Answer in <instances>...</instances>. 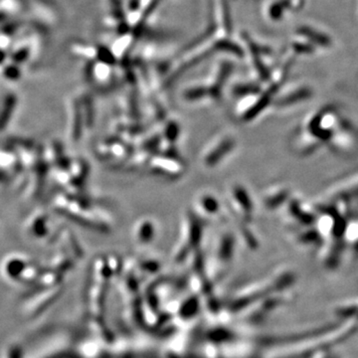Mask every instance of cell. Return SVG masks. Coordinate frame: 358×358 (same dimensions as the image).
<instances>
[{"label":"cell","instance_id":"cell-1","mask_svg":"<svg viewBox=\"0 0 358 358\" xmlns=\"http://www.w3.org/2000/svg\"><path fill=\"white\" fill-rule=\"evenodd\" d=\"M202 222L201 218L194 213H187L182 218L180 235L173 250V257L176 261L182 260L188 255L201 249L202 240Z\"/></svg>","mask_w":358,"mask_h":358},{"label":"cell","instance_id":"cell-2","mask_svg":"<svg viewBox=\"0 0 358 358\" xmlns=\"http://www.w3.org/2000/svg\"><path fill=\"white\" fill-rule=\"evenodd\" d=\"M237 139L232 133L222 132L209 141L201 153V162L205 169H214L233 153Z\"/></svg>","mask_w":358,"mask_h":358},{"label":"cell","instance_id":"cell-3","mask_svg":"<svg viewBox=\"0 0 358 358\" xmlns=\"http://www.w3.org/2000/svg\"><path fill=\"white\" fill-rule=\"evenodd\" d=\"M227 198L232 212L240 221L249 223L254 215V203L246 188L238 183H233L227 190Z\"/></svg>","mask_w":358,"mask_h":358},{"label":"cell","instance_id":"cell-4","mask_svg":"<svg viewBox=\"0 0 358 358\" xmlns=\"http://www.w3.org/2000/svg\"><path fill=\"white\" fill-rule=\"evenodd\" d=\"M196 215L199 218H214L220 215V204L216 197L210 194H201L195 201Z\"/></svg>","mask_w":358,"mask_h":358},{"label":"cell","instance_id":"cell-5","mask_svg":"<svg viewBox=\"0 0 358 358\" xmlns=\"http://www.w3.org/2000/svg\"><path fill=\"white\" fill-rule=\"evenodd\" d=\"M157 160H151L149 164L151 167V171L155 172L157 176H176V174H180L182 172L181 165L178 160H171L172 158L169 157H164L157 158Z\"/></svg>","mask_w":358,"mask_h":358},{"label":"cell","instance_id":"cell-6","mask_svg":"<svg viewBox=\"0 0 358 358\" xmlns=\"http://www.w3.org/2000/svg\"><path fill=\"white\" fill-rule=\"evenodd\" d=\"M155 227L153 220L149 218H142L137 222L133 230L134 239L139 244H148L155 238Z\"/></svg>","mask_w":358,"mask_h":358},{"label":"cell","instance_id":"cell-7","mask_svg":"<svg viewBox=\"0 0 358 358\" xmlns=\"http://www.w3.org/2000/svg\"><path fill=\"white\" fill-rule=\"evenodd\" d=\"M288 189H286V188L281 187H270L262 195V202H263L266 208H278V206L283 204L284 201L288 198Z\"/></svg>","mask_w":358,"mask_h":358}]
</instances>
